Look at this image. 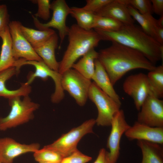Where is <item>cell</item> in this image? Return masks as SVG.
I'll use <instances>...</instances> for the list:
<instances>
[{"label":"cell","mask_w":163,"mask_h":163,"mask_svg":"<svg viewBox=\"0 0 163 163\" xmlns=\"http://www.w3.org/2000/svg\"><path fill=\"white\" fill-rule=\"evenodd\" d=\"M40 147L37 143L27 144L9 137L0 138V161L2 163H13L16 157L26 153H34Z\"/></svg>","instance_id":"cell-14"},{"label":"cell","mask_w":163,"mask_h":163,"mask_svg":"<svg viewBox=\"0 0 163 163\" xmlns=\"http://www.w3.org/2000/svg\"><path fill=\"white\" fill-rule=\"evenodd\" d=\"M95 123L94 119L86 120L80 126L62 135L52 144L45 146L57 152L63 158L67 156L78 149L77 144L83 136L88 133H93V128Z\"/></svg>","instance_id":"cell-7"},{"label":"cell","mask_w":163,"mask_h":163,"mask_svg":"<svg viewBox=\"0 0 163 163\" xmlns=\"http://www.w3.org/2000/svg\"><path fill=\"white\" fill-rule=\"evenodd\" d=\"M123 88L133 99L136 108L139 111L144 102L152 93L147 75L142 73L128 76L123 83Z\"/></svg>","instance_id":"cell-11"},{"label":"cell","mask_w":163,"mask_h":163,"mask_svg":"<svg viewBox=\"0 0 163 163\" xmlns=\"http://www.w3.org/2000/svg\"><path fill=\"white\" fill-rule=\"evenodd\" d=\"M139 111L137 122L151 127H163V101L152 93L144 102Z\"/></svg>","instance_id":"cell-12"},{"label":"cell","mask_w":163,"mask_h":163,"mask_svg":"<svg viewBox=\"0 0 163 163\" xmlns=\"http://www.w3.org/2000/svg\"><path fill=\"white\" fill-rule=\"evenodd\" d=\"M17 97L8 99L10 111L6 117H0V130L5 131L26 123L34 117V113L40 107L29 95L21 99Z\"/></svg>","instance_id":"cell-4"},{"label":"cell","mask_w":163,"mask_h":163,"mask_svg":"<svg viewBox=\"0 0 163 163\" xmlns=\"http://www.w3.org/2000/svg\"><path fill=\"white\" fill-rule=\"evenodd\" d=\"M0 163H2L0 162Z\"/></svg>","instance_id":"cell-39"},{"label":"cell","mask_w":163,"mask_h":163,"mask_svg":"<svg viewBox=\"0 0 163 163\" xmlns=\"http://www.w3.org/2000/svg\"><path fill=\"white\" fill-rule=\"evenodd\" d=\"M157 23L158 26L163 27V15L160 16V18L157 20Z\"/></svg>","instance_id":"cell-37"},{"label":"cell","mask_w":163,"mask_h":163,"mask_svg":"<svg viewBox=\"0 0 163 163\" xmlns=\"http://www.w3.org/2000/svg\"><path fill=\"white\" fill-rule=\"evenodd\" d=\"M153 12L160 15H163V0H151Z\"/></svg>","instance_id":"cell-35"},{"label":"cell","mask_w":163,"mask_h":163,"mask_svg":"<svg viewBox=\"0 0 163 163\" xmlns=\"http://www.w3.org/2000/svg\"><path fill=\"white\" fill-rule=\"evenodd\" d=\"M110 126L111 129L107 139V146L109 149L108 156L111 162L116 163L120 154L121 137L130 126L126 120L123 110L120 109L114 115Z\"/></svg>","instance_id":"cell-13"},{"label":"cell","mask_w":163,"mask_h":163,"mask_svg":"<svg viewBox=\"0 0 163 163\" xmlns=\"http://www.w3.org/2000/svg\"><path fill=\"white\" fill-rule=\"evenodd\" d=\"M97 59L113 85L130 70L142 69L149 71L156 67L140 52L116 42L101 50Z\"/></svg>","instance_id":"cell-1"},{"label":"cell","mask_w":163,"mask_h":163,"mask_svg":"<svg viewBox=\"0 0 163 163\" xmlns=\"http://www.w3.org/2000/svg\"><path fill=\"white\" fill-rule=\"evenodd\" d=\"M67 36L68 44L59 62L58 72L61 75L72 68L79 58L94 49L102 40L100 36L94 29L85 30L76 24L69 27Z\"/></svg>","instance_id":"cell-3"},{"label":"cell","mask_w":163,"mask_h":163,"mask_svg":"<svg viewBox=\"0 0 163 163\" xmlns=\"http://www.w3.org/2000/svg\"><path fill=\"white\" fill-rule=\"evenodd\" d=\"M26 65L33 66L35 68L34 72H30L27 77V81L25 83L26 85H30L36 78H40L43 81H46L49 77L53 80L55 85L54 92L51 97L52 103L57 104L60 102L65 97L64 91L61 85L62 75L58 72L55 71L48 66L43 61L26 60L20 59L15 61L13 67L20 71L21 68Z\"/></svg>","instance_id":"cell-5"},{"label":"cell","mask_w":163,"mask_h":163,"mask_svg":"<svg viewBox=\"0 0 163 163\" xmlns=\"http://www.w3.org/2000/svg\"><path fill=\"white\" fill-rule=\"evenodd\" d=\"M94 29L99 34L102 40L116 42L136 50L155 65L163 59V45L134 24H123L115 31Z\"/></svg>","instance_id":"cell-2"},{"label":"cell","mask_w":163,"mask_h":163,"mask_svg":"<svg viewBox=\"0 0 163 163\" xmlns=\"http://www.w3.org/2000/svg\"><path fill=\"white\" fill-rule=\"evenodd\" d=\"M92 82L74 69L71 68L62 75L61 85L80 106H84L88 98Z\"/></svg>","instance_id":"cell-9"},{"label":"cell","mask_w":163,"mask_h":163,"mask_svg":"<svg viewBox=\"0 0 163 163\" xmlns=\"http://www.w3.org/2000/svg\"><path fill=\"white\" fill-rule=\"evenodd\" d=\"M88 98L97 109L96 123L99 126H110L113 117L120 110L121 104L104 92L94 82L90 87Z\"/></svg>","instance_id":"cell-6"},{"label":"cell","mask_w":163,"mask_h":163,"mask_svg":"<svg viewBox=\"0 0 163 163\" xmlns=\"http://www.w3.org/2000/svg\"><path fill=\"white\" fill-rule=\"evenodd\" d=\"M91 160V157L83 154L77 149L63 158L60 163H87Z\"/></svg>","instance_id":"cell-31"},{"label":"cell","mask_w":163,"mask_h":163,"mask_svg":"<svg viewBox=\"0 0 163 163\" xmlns=\"http://www.w3.org/2000/svg\"><path fill=\"white\" fill-rule=\"evenodd\" d=\"M127 6L131 16L135 21L139 23L142 30L155 40V31L158 26L157 20L152 14H142L131 6Z\"/></svg>","instance_id":"cell-23"},{"label":"cell","mask_w":163,"mask_h":163,"mask_svg":"<svg viewBox=\"0 0 163 163\" xmlns=\"http://www.w3.org/2000/svg\"><path fill=\"white\" fill-rule=\"evenodd\" d=\"M95 14L110 17L123 24H134L135 22L129 13L128 6L121 0H113Z\"/></svg>","instance_id":"cell-16"},{"label":"cell","mask_w":163,"mask_h":163,"mask_svg":"<svg viewBox=\"0 0 163 163\" xmlns=\"http://www.w3.org/2000/svg\"><path fill=\"white\" fill-rule=\"evenodd\" d=\"M95 15L93 29H98L107 31H115L119 30L123 24L110 17Z\"/></svg>","instance_id":"cell-28"},{"label":"cell","mask_w":163,"mask_h":163,"mask_svg":"<svg viewBox=\"0 0 163 163\" xmlns=\"http://www.w3.org/2000/svg\"><path fill=\"white\" fill-rule=\"evenodd\" d=\"M38 5V10L34 16L46 21L50 17V4L49 0H37L34 1Z\"/></svg>","instance_id":"cell-30"},{"label":"cell","mask_w":163,"mask_h":163,"mask_svg":"<svg viewBox=\"0 0 163 163\" xmlns=\"http://www.w3.org/2000/svg\"><path fill=\"white\" fill-rule=\"evenodd\" d=\"M93 163H111L109 158L108 152L104 148L101 149Z\"/></svg>","instance_id":"cell-34"},{"label":"cell","mask_w":163,"mask_h":163,"mask_svg":"<svg viewBox=\"0 0 163 163\" xmlns=\"http://www.w3.org/2000/svg\"><path fill=\"white\" fill-rule=\"evenodd\" d=\"M9 15L6 5H0V36L8 27Z\"/></svg>","instance_id":"cell-33"},{"label":"cell","mask_w":163,"mask_h":163,"mask_svg":"<svg viewBox=\"0 0 163 163\" xmlns=\"http://www.w3.org/2000/svg\"><path fill=\"white\" fill-rule=\"evenodd\" d=\"M152 93L157 97H163V66L160 65L147 75Z\"/></svg>","instance_id":"cell-26"},{"label":"cell","mask_w":163,"mask_h":163,"mask_svg":"<svg viewBox=\"0 0 163 163\" xmlns=\"http://www.w3.org/2000/svg\"><path fill=\"white\" fill-rule=\"evenodd\" d=\"M127 6H131L143 14H152V5L149 0H121Z\"/></svg>","instance_id":"cell-29"},{"label":"cell","mask_w":163,"mask_h":163,"mask_svg":"<svg viewBox=\"0 0 163 163\" xmlns=\"http://www.w3.org/2000/svg\"><path fill=\"white\" fill-rule=\"evenodd\" d=\"M95 70L91 79L104 92L118 103L121 104L120 97L115 90L105 69L97 59L95 61Z\"/></svg>","instance_id":"cell-19"},{"label":"cell","mask_w":163,"mask_h":163,"mask_svg":"<svg viewBox=\"0 0 163 163\" xmlns=\"http://www.w3.org/2000/svg\"><path fill=\"white\" fill-rule=\"evenodd\" d=\"M70 14L75 18L76 24L81 28L86 30L93 29L96 15L88 11L83 7L71 8Z\"/></svg>","instance_id":"cell-25"},{"label":"cell","mask_w":163,"mask_h":163,"mask_svg":"<svg viewBox=\"0 0 163 163\" xmlns=\"http://www.w3.org/2000/svg\"><path fill=\"white\" fill-rule=\"evenodd\" d=\"M50 10L53 11V15L51 20L46 23H42L34 15L32 16L34 25L39 30L53 28L58 30L60 39L59 48L69 32V27L66 26V20L70 14L71 8L65 0H55L51 3Z\"/></svg>","instance_id":"cell-8"},{"label":"cell","mask_w":163,"mask_h":163,"mask_svg":"<svg viewBox=\"0 0 163 163\" xmlns=\"http://www.w3.org/2000/svg\"><path fill=\"white\" fill-rule=\"evenodd\" d=\"M33 153L34 159L38 163L43 162L60 163L63 158L57 152L45 146Z\"/></svg>","instance_id":"cell-27"},{"label":"cell","mask_w":163,"mask_h":163,"mask_svg":"<svg viewBox=\"0 0 163 163\" xmlns=\"http://www.w3.org/2000/svg\"><path fill=\"white\" fill-rule=\"evenodd\" d=\"M2 40L0 54V72L13 67L16 61L12 53V44L9 28L0 36Z\"/></svg>","instance_id":"cell-22"},{"label":"cell","mask_w":163,"mask_h":163,"mask_svg":"<svg viewBox=\"0 0 163 163\" xmlns=\"http://www.w3.org/2000/svg\"><path fill=\"white\" fill-rule=\"evenodd\" d=\"M20 72L14 67H12L0 72V97L9 99L17 97L28 96L31 91V87L25 83L15 90H10L5 86L6 82Z\"/></svg>","instance_id":"cell-17"},{"label":"cell","mask_w":163,"mask_h":163,"mask_svg":"<svg viewBox=\"0 0 163 163\" xmlns=\"http://www.w3.org/2000/svg\"><path fill=\"white\" fill-rule=\"evenodd\" d=\"M113 0H87L83 8L95 14Z\"/></svg>","instance_id":"cell-32"},{"label":"cell","mask_w":163,"mask_h":163,"mask_svg":"<svg viewBox=\"0 0 163 163\" xmlns=\"http://www.w3.org/2000/svg\"><path fill=\"white\" fill-rule=\"evenodd\" d=\"M21 24L18 21H13L8 25L14 59L16 61L22 59L28 61H43L22 33L20 29Z\"/></svg>","instance_id":"cell-10"},{"label":"cell","mask_w":163,"mask_h":163,"mask_svg":"<svg viewBox=\"0 0 163 163\" xmlns=\"http://www.w3.org/2000/svg\"><path fill=\"white\" fill-rule=\"evenodd\" d=\"M98 52L93 49L84 55L72 65V68L84 77L91 80L95 72V61L97 59Z\"/></svg>","instance_id":"cell-21"},{"label":"cell","mask_w":163,"mask_h":163,"mask_svg":"<svg viewBox=\"0 0 163 163\" xmlns=\"http://www.w3.org/2000/svg\"><path fill=\"white\" fill-rule=\"evenodd\" d=\"M58 37L55 33L48 40L34 48L44 63L51 69L58 72L59 62L57 61L55 51L57 47Z\"/></svg>","instance_id":"cell-18"},{"label":"cell","mask_w":163,"mask_h":163,"mask_svg":"<svg viewBox=\"0 0 163 163\" xmlns=\"http://www.w3.org/2000/svg\"><path fill=\"white\" fill-rule=\"evenodd\" d=\"M155 39L158 43L163 45V27H157L155 31Z\"/></svg>","instance_id":"cell-36"},{"label":"cell","mask_w":163,"mask_h":163,"mask_svg":"<svg viewBox=\"0 0 163 163\" xmlns=\"http://www.w3.org/2000/svg\"><path fill=\"white\" fill-rule=\"evenodd\" d=\"M129 140H142L157 143H163V127H152L136 121L124 133Z\"/></svg>","instance_id":"cell-15"},{"label":"cell","mask_w":163,"mask_h":163,"mask_svg":"<svg viewBox=\"0 0 163 163\" xmlns=\"http://www.w3.org/2000/svg\"><path fill=\"white\" fill-rule=\"evenodd\" d=\"M137 144L142 152L141 163H163L162 145L142 140H137Z\"/></svg>","instance_id":"cell-20"},{"label":"cell","mask_w":163,"mask_h":163,"mask_svg":"<svg viewBox=\"0 0 163 163\" xmlns=\"http://www.w3.org/2000/svg\"><path fill=\"white\" fill-rule=\"evenodd\" d=\"M20 29L23 34L33 48L41 45L56 33L51 28L40 30L27 27L22 24Z\"/></svg>","instance_id":"cell-24"},{"label":"cell","mask_w":163,"mask_h":163,"mask_svg":"<svg viewBox=\"0 0 163 163\" xmlns=\"http://www.w3.org/2000/svg\"><path fill=\"white\" fill-rule=\"evenodd\" d=\"M39 163H51V162H40Z\"/></svg>","instance_id":"cell-38"}]
</instances>
